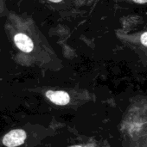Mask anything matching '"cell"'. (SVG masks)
<instances>
[{
    "label": "cell",
    "instance_id": "cell-1",
    "mask_svg": "<svg viewBox=\"0 0 147 147\" xmlns=\"http://www.w3.org/2000/svg\"><path fill=\"white\" fill-rule=\"evenodd\" d=\"M26 138L25 131L23 129H14L4 135L2 142L6 147H17L24 143Z\"/></svg>",
    "mask_w": 147,
    "mask_h": 147
},
{
    "label": "cell",
    "instance_id": "cell-2",
    "mask_svg": "<svg viewBox=\"0 0 147 147\" xmlns=\"http://www.w3.org/2000/svg\"><path fill=\"white\" fill-rule=\"evenodd\" d=\"M14 42L16 47L24 53H30L33 50L34 44L32 40L24 34H16L14 37Z\"/></svg>",
    "mask_w": 147,
    "mask_h": 147
},
{
    "label": "cell",
    "instance_id": "cell-3",
    "mask_svg": "<svg viewBox=\"0 0 147 147\" xmlns=\"http://www.w3.org/2000/svg\"><path fill=\"white\" fill-rule=\"evenodd\" d=\"M46 96L49 99V101L56 105H66L70 100L68 94L65 91L49 90L46 92Z\"/></svg>",
    "mask_w": 147,
    "mask_h": 147
},
{
    "label": "cell",
    "instance_id": "cell-4",
    "mask_svg": "<svg viewBox=\"0 0 147 147\" xmlns=\"http://www.w3.org/2000/svg\"><path fill=\"white\" fill-rule=\"evenodd\" d=\"M141 43L147 47V32L141 35Z\"/></svg>",
    "mask_w": 147,
    "mask_h": 147
},
{
    "label": "cell",
    "instance_id": "cell-5",
    "mask_svg": "<svg viewBox=\"0 0 147 147\" xmlns=\"http://www.w3.org/2000/svg\"><path fill=\"white\" fill-rule=\"evenodd\" d=\"M135 3H147V0H133Z\"/></svg>",
    "mask_w": 147,
    "mask_h": 147
},
{
    "label": "cell",
    "instance_id": "cell-6",
    "mask_svg": "<svg viewBox=\"0 0 147 147\" xmlns=\"http://www.w3.org/2000/svg\"><path fill=\"white\" fill-rule=\"evenodd\" d=\"M49 1H51V2H53V3H59V2H61L62 0H49Z\"/></svg>",
    "mask_w": 147,
    "mask_h": 147
},
{
    "label": "cell",
    "instance_id": "cell-7",
    "mask_svg": "<svg viewBox=\"0 0 147 147\" xmlns=\"http://www.w3.org/2000/svg\"><path fill=\"white\" fill-rule=\"evenodd\" d=\"M70 147H82V146H70Z\"/></svg>",
    "mask_w": 147,
    "mask_h": 147
}]
</instances>
